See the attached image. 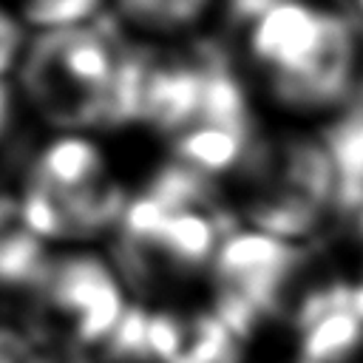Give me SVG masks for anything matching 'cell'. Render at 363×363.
<instances>
[{"label":"cell","instance_id":"6da1fadb","mask_svg":"<svg viewBox=\"0 0 363 363\" xmlns=\"http://www.w3.org/2000/svg\"><path fill=\"white\" fill-rule=\"evenodd\" d=\"M244 57L269 105L306 128L363 96V34L352 17L312 0H230Z\"/></svg>","mask_w":363,"mask_h":363},{"label":"cell","instance_id":"7a4b0ae2","mask_svg":"<svg viewBox=\"0 0 363 363\" xmlns=\"http://www.w3.org/2000/svg\"><path fill=\"white\" fill-rule=\"evenodd\" d=\"M235 176L244 187L241 218L258 233L309 247L346 218L340 176L318 128L258 136Z\"/></svg>","mask_w":363,"mask_h":363},{"label":"cell","instance_id":"3957f363","mask_svg":"<svg viewBox=\"0 0 363 363\" xmlns=\"http://www.w3.org/2000/svg\"><path fill=\"white\" fill-rule=\"evenodd\" d=\"M133 45L99 17L43 28L20 57V91L54 128H111L113 85Z\"/></svg>","mask_w":363,"mask_h":363},{"label":"cell","instance_id":"277c9868","mask_svg":"<svg viewBox=\"0 0 363 363\" xmlns=\"http://www.w3.org/2000/svg\"><path fill=\"white\" fill-rule=\"evenodd\" d=\"M309 247L281 241L252 227H233L213 252V312L238 337H250L261 320L292 306V289L306 267Z\"/></svg>","mask_w":363,"mask_h":363},{"label":"cell","instance_id":"5b68a950","mask_svg":"<svg viewBox=\"0 0 363 363\" xmlns=\"http://www.w3.org/2000/svg\"><path fill=\"white\" fill-rule=\"evenodd\" d=\"M37 298L40 312H48L77 346L102 343L125 312L122 286L113 269L96 255L48 261Z\"/></svg>","mask_w":363,"mask_h":363},{"label":"cell","instance_id":"8992f818","mask_svg":"<svg viewBox=\"0 0 363 363\" xmlns=\"http://www.w3.org/2000/svg\"><path fill=\"white\" fill-rule=\"evenodd\" d=\"M289 309L298 363H363V315L346 278L309 286Z\"/></svg>","mask_w":363,"mask_h":363},{"label":"cell","instance_id":"52a82bcc","mask_svg":"<svg viewBox=\"0 0 363 363\" xmlns=\"http://www.w3.org/2000/svg\"><path fill=\"white\" fill-rule=\"evenodd\" d=\"M216 45H196L190 54L182 57H153L147 62L142 102H139V122L162 130V133H182L187 130L201 108L204 79Z\"/></svg>","mask_w":363,"mask_h":363},{"label":"cell","instance_id":"ba28073f","mask_svg":"<svg viewBox=\"0 0 363 363\" xmlns=\"http://www.w3.org/2000/svg\"><path fill=\"white\" fill-rule=\"evenodd\" d=\"M102 179H105L102 150L79 133H65L40 150L28 182L43 184L48 190H77Z\"/></svg>","mask_w":363,"mask_h":363},{"label":"cell","instance_id":"9c48e42d","mask_svg":"<svg viewBox=\"0 0 363 363\" xmlns=\"http://www.w3.org/2000/svg\"><path fill=\"white\" fill-rule=\"evenodd\" d=\"M119 20L147 34H179L193 28L213 0H111Z\"/></svg>","mask_w":363,"mask_h":363},{"label":"cell","instance_id":"30bf717a","mask_svg":"<svg viewBox=\"0 0 363 363\" xmlns=\"http://www.w3.org/2000/svg\"><path fill=\"white\" fill-rule=\"evenodd\" d=\"M17 6L23 20L43 31V28L88 23L99 17L105 0H17Z\"/></svg>","mask_w":363,"mask_h":363},{"label":"cell","instance_id":"8fae6325","mask_svg":"<svg viewBox=\"0 0 363 363\" xmlns=\"http://www.w3.org/2000/svg\"><path fill=\"white\" fill-rule=\"evenodd\" d=\"M23 51V26L14 14L0 9V77L9 74Z\"/></svg>","mask_w":363,"mask_h":363},{"label":"cell","instance_id":"7c38bea8","mask_svg":"<svg viewBox=\"0 0 363 363\" xmlns=\"http://www.w3.org/2000/svg\"><path fill=\"white\" fill-rule=\"evenodd\" d=\"M354 224H357V252H354V261L357 264H354L352 275H346V284H349V292H352L354 306L363 315V204L354 210Z\"/></svg>","mask_w":363,"mask_h":363},{"label":"cell","instance_id":"4fadbf2b","mask_svg":"<svg viewBox=\"0 0 363 363\" xmlns=\"http://www.w3.org/2000/svg\"><path fill=\"white\" fill-rule=\"evenodd\" d=\"M11 111H14L11 91H9V85L0 79V139L6 136V130H9V125H11Z\"/></svg>","mask_w":363,"mask_h":363},{"label":"cell","instance_id":"5bb4252c","mask_svg":"<svg viewBox=\"0 0 363 363\" xmlns=\"http://www.w3.org/2000/svg\"><path fill=\"white\" fill-rule=\"evenodd\" d=\"M11 218H17V207H14V201L0 196V227H6Z\"/></svg>","mask_w":363,"mask_h":363},{"label":"cell","instance_id":"9a60e30c","mask_svg":"<svg viewBox=\"0 0 363 363\" xmlns=\"http://www.w3.org/2000/svg\"><path fill=\"white\" fill-rule=\"evenodd\" d=\"M17 363H48V360H43V357H34V352L28 349V352H26V354H23Z\"/></svg>","mask_w":363,"mask_h":363},{"label":"cell","instance_id":"2e32d148","mask_svg":"<svg viewBox=\"0 0 363 363\" xmlns=\"http://www.w3.org/2000/svg\"><path fill=\"white\" fill-rule=\"evenodd\" d=\"M354 9H357V17L363 20V0H354Z\"/></svg>","mask_w":363,"mask_h":363}]
</instances>
